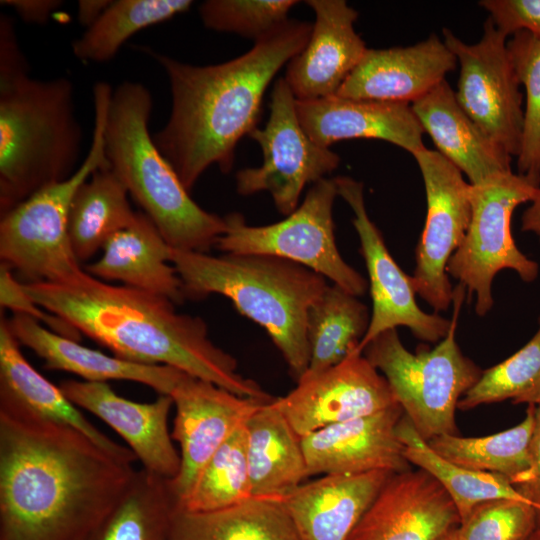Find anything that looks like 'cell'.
I'll use <instances>...</instances> for the list:
<instances>
[{
	"instance_id": "1f68e13d",
	"label": "cell",
	"mask_w": 540,
	"mask_h": 540,
	"mask_svg": "<svg viewBox=\"0 0 540 540\" xmlns=\"http://www.w3.org/2000/svg\"><path fill=\"white\" fill-rule=\"evenodd\" d=\"M534 423V405L516 426L483 437L444 434L427 441L446 461L475 471L499 474L514 486L524 483L531 469L529 444Z\"/></svg>"
},
{
	"instance_id": "52a82bcc",
	"label": "cell",
	"mask_w": 540,
	"mask_h": 540,
	"mask_svg": "<svg viewBox=\"0 0 540 540\" xmlns=\"http://www.w3.org/2000/svg\"><path fill=\"white\" fill-rule=\"evenodd\" d=\"M112 88L106 82L93 87L94 130L89 151L67 179L52 183L1 215L0 259L22 284L60 283L83 269L68 234V214L80 187L100 168L110 167L104 129Z\"/></svg>"
},
{
	"instance_id": "ac0fdd59",
	"label": "cell",
	"mask_w": 540,
	"mask_h": 540,
	"mask_svg": "<svg viewBox=\"0 0 540 540\" xmlns=\"http://www.w3.org/2000/svg\"><path fill=\"white\" fill-rule=\"evenodd\" d=\"M59 387L78 408L110 426L126 442L143 469L168 480L177 476L181 458L168 426L174 406L169 395L140 403L118 395L107 382L68 379Z\"/></svg>"
},
{
	"instance_id": "d590c367",
	"label": "cell",
	"mask_w": 540,
	"mask_h": 540,
	"mask_svg": "<svg viewBox=\"0 0 540 540\" xmlns=\"http://www.w3.org/2000/svg\"><path fill=\"white\" fill-rule=\"evenodd\" d=\"M251 498L244 423L212 455L188 494L176 506L186 511L204 512L234 506Z\"/></svg>"
},
{
	"instance_id": "484cf974",
	"label": "cell",
	"mask_w": 540,
	"mask_h": 540,
	"mask_svg": "<svg viewBox=\"0 0 540 540\" xmlns=\"http://www.w3.org/2000/svg\"><path fill=\"white\" fill-rule=\"evenodd\" d=\"M411 107L436 151L464 173L470 184L512 171V157L466 114L446 79L414 101Z\"/></svg>"
},
{
	"instance_id": "44dd1931",
	"label": "cell",
	"mask_w": 540,
	"mask_h": 540,
	"mask_svg": "<svg viewBox=\"0 0 540 540\" xmlns=\"http://www.w3.org/2000/svg\"><path fill=\"white\" fill-rule=\"evenodd\" d=\"M457 65L454 54L436 34L410 46L367 49L334 96L412 104Z\"/></svg>"
},
{
	"instance_id": "3957f363",
	"label": "cell",
	"mask_w": 540,
	"mask_h": 540,
	"mask_svg": "<svg viewBox=\"0 0 540 540\" xmlns=\"http://www.w3.org/2000/svg\"><path fill=\"white\" fill-rule=\"evenodd\" d=\"M22 285L37 304L119 358L171 366L242 397L273 398L238 372L202 318L178 313L166 297L109 284L85 270L66 282Z\"/></svg>"
},
{
	"instance_id": "e0dca14e",
	"label": "cell",
	"mask_w": 540,
	"mask_h": 540,
	"mask_svg": "<svg viewBox=\"0 0 540 540\" xmlns=\"http://www.w3.org/2000/svg\"><path fill=\"white\" fill-rule=\"evenodd\" d=\"M459 524L439 481L411 468L388 478L348 540H440Z\"/></svg>"
},
{
	"instance_id": "8992f818",
	"label": "cell",
	"mask_w": 540,
	"mask_h": 540,
	"mask_svg": "<svg viewBox=\"0 0 540 540\" xmlns=\"http://www.w3.org/2000/svg\"><path fill=\"white\" fill-rule=\"evenodd\" d=\"M151 110V94L139 82L112 91L104 129L110 168L171 248L208 253L225 231L224 217L191 198L149 132Z\"/></svg>"
},
{
	"instance_id": "9a60e30c",
	"label": "cell",
	"mask_w": 540,
	"mask_h": 540,
	"mask_svg": "<svg viewBox=\"0 0 540 540\" xmlns=\"http://www.w3.org/2000/svg\"><path fill=\"white\" fill-rule=\"evenodd\" d=\"M273 404L300 438L399 405L385 377L358 351L325 370L307 371L294 389L274 398Z\"/></svg>"
},
{
	"instance_id": "b9f144b4",
	"label": "cell",
	"mask_w": 540,
	"mask_h": 540,
	"mask_svg": "<svg viewBox=\"0 0 540 540\" xmlns=\"http://www.w3.org/2000/svg\"><path fill=\"white\" fill-rule=\"evenodd\" d=\"M478 5L504 36L528 32L540 38V0H481Z\"/></svg>"
},
{
	"instance_id": "ba28073f",
	"label": "cell",
	"mask_w": 540,
	"mask_h": 540,
	"mask_svg": "<svg viewBox=\"0 0 540 540\" xmlns=\"http://www.w3.org/2000/svg\"><path fill=\"white\" fill-rule=\"evenodd\" d=\"M466 288H454L453 314L446 336L434 347L420 345L415 353L402 344L396 329L371 340L363 350L385 377L392 394L418 435L425 441L457 434L456 409L482 370L463 355L456 330Z\"/></svg>"
},
{
	"instance_id": "f1b7e54d",
	"label": "cell",
	"mask_w": 540,
	"mask_h": 540,
	"mask_svg": "<svg viewBox=\"0 0 540 540\" xmlns=\"http://www.w3.org/2000/svg\"><path fill=\"white\" fill-rule=\"evenodd\" d=\"M169 540H299L283 501L251 498L204 512L175 506Z\"/></svg>"
},
{
	"instance_id": "d6986e66",
	"label": "cell",
	"mask_w": 540,
	"mask_h": 540,
	"mask_svg": "<svg viewBox=\"0 0 540 540\" xmlns=\"http://www.w3.org/2000/svg\"><path fill=\"white\" fill-rule=\"evenodd\" d=\"M404 415L399 405L328 425L301 437L309 476L400 473L411 469L396 429Z\"/></svg>"
},
{
	"instance_id": "7402d4cb",
	"label": "cell",
	"mask_w": 540,
	"mask_h": 540,
	"mask_svg": "<svg viewBox=\"0 0 540 540\" xmlns=\"http://www.w3.org/2000/svg\"><path fill=\"white\" fill-rule=\"evenodd\" d=\"M0 412L72 427L116 458L133 464L134 453L94 426L59 386L40 374L23 355L20 344L0 318Z\"/></svg>"
},
{
	"instance_id": "6da1fadb",
	"label": "cell",
	"mask_w": 540,
	"mask_h": 540,
	"mask_svg": "<svg viewBox=\"0 0 540 540\" xmlns=\"http://www.w3.org/2000/svg\"><path fill=\"white\" fill-rule=\"evenodd\" d=\"M135 473L72 427L0 412V540H85Z\"/></svg>"
},
{
	"instance_id": "ab89813d",
	"label": "cell",
	"mask_w": 540,
	"mask_h": 540,
	"mask_svg": "<svg viewBox=\"0 0 540 540\" xmlns=\"http://www.w3.org/2000/svg\"><path fill=\"white\" fill-rule=\"evenodd\" d=\"M539 521L533 504L496 499L476 505L456 531L459 540H525Z\"/></svg>"
},
{
	"instance_id": "7c38bea8",
	"label": "cell",
	"mask_w": 540,
	"mask_h": 540,
	"mask_svg": "<svg viewBox=\"0 0 540 540\" xmlns=\"http://www.w3.org/2000/svg\"><path fill=\"white\" fill-rule=\"evenodd\" d=\"M444 43L459 65L456 98L473 122L512 158L518 156L523 128V94L507 47V37L490 18L476 43L443 29Z\"/></svg>"
},
{
	"instance_id": "74e56055",
	"label": "cell",
	"mask_w": 540,
	"mask_h": 540,
	"mask_svg": "<svg viewBox=\"0 0 540 540\" xmlns=\"http://www.w3.org/2000/svg\"><path fill=\"white\" fill-rule=\"evenodd\" d=\"M509 56L525 91L517 173L540 185V38L518 32L507 41Z\"/></svg>"
},
{
	"instance_id": "f6af8a7d",
	"label": "cell",
	"mask_w": 540,
	"mask_h": 540,
	"mask_svg": "<svg viewBox=\"0 0 540 540\" xmlns=\"http://www.w3.org/2000/svg\"><path fill=\"white\" fill-rule=\"evenodd\" d=\"M110 0H80L78 1V20L86 28L95 23L110 5Z\"/></svg>"
},
{
	"instance_id": "cb8c5ba5",
	"label": "cell",
	"mask_w": 540,
	"mask_h": 540,
	"mask_svg": "<svg viewBox=\"0 0 540 540\" xmlns=\"http://www.w3.org/2000/svg\"><path fill=\"white\" fill-rule=\"evenodd\" d=\"M392 474H328L300 485L283 500L299 540H348Z\"/></svg>"
},
{
	"instance_id": "ffe728a7",
	"label": "cell",
	"mask_w": 540,
	"mask_h": 540,
	"mask_svg": "<svg viewBox=\"0 0 540 540\" xmlns=\"http://www.w3.org/2000/svg\"><path fill=\"white\" fill-rule=\"evenodd\" d=\"M315 21L304 49L287 64L285 81L299 101L334 96L368 49L356 33L358 12L344 0H309Z\"/></svg>"
},
{
	"instance_id": "4316f807",
	"label": "cell",
	"mask_w": 540,
	"mask_h": 540,
	"mask_svg": "<svg viewBox=\"0 0 540 540\" xmlns=\"http://www.w3.org/2000/svg\"><path fill=\"white\" fill-rule=\"evenodd\" d=\"M102 251L97 261L86 266L85 271L95 278L119 281L175 304L186 299L181 279L170 262L171 247L142 211L129 226L115 233Z\"/></svg>"
},
{
	"instance_id": "83f0119b",
	"label": "cell",
	"mask_w": 540,
	"mask_h": 540,
	"mask_svg": "<svg viewBox=\"0 0 540 540\" xmlns=\"http://www.w3.org/2000/svg\"><path fill=\"white\" fill-rule=\"evenodd\" d=\"M273 399L245 423L247 460L253 498L283 501L309 473L301 438Z\"/></svg>"
},
{
	"instance_id": "4fadbf2b",
	"label": "cell",
	"mask_w": 540,
	"mask_h": 540,
	"mask_svg": "<svg viewBox=\"0 0 540 540\" xmlns=\"http://www.w3.org/2000/svg\"><path fill=\"white\" fill-rule=\"evenodd\" d=\"M412 156L423 178L427 214L415 249L411 281L416 294L435 312L445 311L454 296L447 264L462 242L471 219L470 183L436 150L424 147Z\"/></svg>"
},
{
	"instance_id": "8fae6325",
	"label": "cell",
	"mask_w": 540,
	"mask_h": 540,
	"mask_svg": "<svg viewBox=\"0 0 540 540\" xmlns=\"http://www.w3.org/2000/svg\"><path fill=\"white\" fill-rule=\"evenodd\" d=\"M249 136L260 145L263 162L237 172L236 190L243 196L269 192L278 211L286 216L299 206L306 185L325 178L340 163L337 153L315 143L303 129L296 98L284 78L273 87L265 127L254 129Z\"/></svg>"
},
{
	"instance_id": "5bb4252c",
	"label": "cell",
	"mask_w": 540,
	"mask_h": 540,
	"mask_svg": "<svg viewBox=\"0 0 540 540\" xmlns=\"http://www.w3.org/2000/svg\"><path fill=\"white\" fill-rule=\"evenodd\" d=\"M338 196L354 213L353 226L359 236L360 251L367 272L372 313L368 330L359 344L366 345L389 329L407 327L418 339L435 343L443 339L450 320L424 312L417 304L411 276L405 274L388 251L381 232L370 219L364 201L363 183L351 177L335 178Z\"/></svg>"
},
{
	"instance_id": "f35d334b",
	"label": "cell",
	"mask_w": 540,
	"mask_h": 540,
	"mask_svg": "<svg viewBox=\"0 0 540 540\" xmlns=\"http://www.w3.org/2000/svg\"><path fill=\"white\" fill-rule=\"evenodd\" d=\"M295 0H207L199 7L206 28L236 33L255 41L286 21Z\"/></svg>"
},
{
	"instance_id": "4dcf8cb0",
	"label": "cell",
	"mask_w": 540,
	"mask_h": 540,
	"mask_svg": "<svg viewBox=\"0 0 540 540\" xmlns=\"http://www.w3.org/2000/svg\"><path fill=\"white\" fill-rule=\"evenodd\" d=\"M370 318L367 306L357 296L334 283L327 285L306 315L310 349L307 371L325 370L358 351Z\"/></svg>"
},
{
	"instance_id": "d4e9b609",
	"label": "cell",
	"mask_w": 540,
	"mask_h": 540,
	"mask_svg": "<svg viewBox=\"0 0 540 540\" xmlns=\"http://www.w3.org/2000/svg\"><path fill=\"white\" fill-rule=\"evenodd\" d=\"M8 325L19 344L41 358L46 369L66 371L84 381H133L152 388L159 395H169L183 372L171 366L132 362L88 348L24 314L14 313Z\"/></svg>"
},
{
	"instance_id": "8d00e7d4",
	"label": "cell",
	"mask_w": 540,
	"mask_h": 540,
	"mask_svg": "<svg viewBox=\"0 0 540 540\" xmlns=\"http://www.w3.org/2000/svg\"><path fill=\"white\" fill-rule=\"evenodd\" d=\"M508 399L514 404L540 405V318L533 337L513 355L482 371L458 408L469 410Z\"/></svg>"
},
{
	"instance_id": "60d3db41",
	"label": "cell",
	"mask_w": 540,
	"mask_h": 540,
	"mask_svg": "<svg viewBox=\"0 0 540 540\" xmlns=\"http://www.w3.org/2000/svg\"><path fill=\"white\" fill-rule=\"evenodd\" d=\"M0 304L2 309H10L46 324L54 333L78 342L81 339V333L76 328L37 304L14 277L13 271L3 263L0 264Z\"/></svg>"
},
{
	"instance_id": "5b68a950",
	"label": "cell",
	"mask_w": 540,
	"mask_h": 540,
	"mask_svg": "<svg viewBox=\"0 0 540 540\" xmlns=\"http://www.w3.org/2000/svg\"><path fill=\"white\" fill-rule=\"evenodd\" d=\"M170 262L185 298L227 297L263 327L297 382L308 370L306 315L327 287L326 278L287 259L261 254H223L171 248Z\"/></svg>"
},
{
	"instance_id": "2e32d148",
	"label": "cell",
	"mask_w": 540,
	"mask_h": 540,
	"mask_svg": "<svg viewBox=\"0 0 540 540\" xmlns=\"http://www.w3.org/2000/svg\"><path fill=\"white\" fill-rule=\"evenodd\" d=\"M169 396L176 409L171 436L179 444L181 458L179 473L169 486L178 503L220 446L273 398L242 397L185 372Z\"/></svg>"
},
{
	"instance_id": "f546056e",
	"label": "cell",
	"mask_w": 540,
	"mask_h": 540,
	"mask_svg": "<svg viewBox=\"0 0 540 540\" xmlns=\"http://www.w3.org/2000/svg\"><path fill=\"white\" fill-rule=\"evenodd\" d=\"M129 193L110 167L96 170L76 191L68 214V234L79 263L90 260L135 219Z\"/></svg>"
},
{
	"instance_id": "603a6c76",
	"label": "cell",
	"mask_w": 540,
	"mask_h": 540,
	"mask_svg": "<svg viewBox=\"0 0 540 540\" xmlns=\"http://www.w3.org/2000/svg\"><path fill=\"white\" fill-rule=\"evenodd\" d=\"M300 123L318 145L358 138L392 143L411 155L426 147L411 104L352 100L337 96L296 100Z\"/></svg>"
},
{
	"instance_id": "277c9868",
	"label": "cell",
	"mask_w": 540,
	"mask_h": 540,
	"mask_svg": "<svg viewBox=\"0 0 540 540\" xmlns=\"http://www.w3.org/2000/svg\"><path fill=\"white\" fill-rule=\"evenodd\" d=\"M82 130L72 82L34 79L14 21L0 16V213L78 167Z\"/></svg>"
},
{
	"instance_id": "ee69618b",
	"label": "cell",
	"mask_w": 540,
	"mask_h": 540,
	"mask_svg": "<svg viewBox=\"0 0 540 540\" xmlns=\"http://www.w3.org/2000/svg\"><path fill=\"white\" fill-rule=\"evenodd\" d=\"M0 3L13 8L25 22L44 24L63 2L59 0H1Z\"/></svg>"
},
{
	"instance_id": "9c48e42d",
	"label": "cell",
	"mask_w": 540,
	"mask_h": 540,
	"mask_svg": "<svg viewBox=\"0 0 540 540\" xmlns=\"http://www.w3.org/2000/svg\"><path fill=\"white\" fill-rule=\"evenodd\" d=\"M538 187L512 171L470 184V223L446 271L466 288L468 301L475 294L479 316L486 315L493 306L491 288L498 272L513 270L525 282L538 277V263L518 249L511 230L514 210L529 203Z\"/></svg>"
},
{
	"instance_id": "bcb514c9",
	"label": "cell",
	"mask_w": 540,
	"mask_h": 540,
	"mask_svg": "<svg viewBox=\"0 0 540 540\" xmlns=\"http://www.w3.org/2000/svg\"><path fill=\"white\" fill-rule=\"evenodd\" d=\"M521 217V230L537 236L540 242V185Z\"/></svg>"
},
{
	"instance_id": "7bdbcfd3",
	"label": "cell",
	"mask_w": 540,
	"mask_h": 540,
	"mask_svg": "<svg viewBox=\"0 0 540 540\" xmlns=\"http://www.w3.org/2000/svg\"><path fill=\"white\" fill-rule=\"evenodd\" d=\"M529 451L531 459L529 475L524 483L515 487L537 506L540 513V405L534 406V423Z\"/></svg>"
},
{
	"instance_id": "e575fe53",
	"label": "cell",
	"mask_w": 540,
	"mask_h": 540,
	"mask_svg": "<svg viewBox=\"0 0 540 540\" xmlns=\"http://www.w3.org/2000/svg\"><path fill=\"white\" fill-rule=\"evenodd\" d=\"M191 0L111 1L98 20L72 44L73 54L83 62L110 61L135 33L184 13Z\"/></svg>"
},
{
	"instance_id": "d6a6232c",
	"label": "cell",
	"mask_w": 540,
	"mask_h": 540,
	"mask_svg": "<svg viewBox=\"0 0 540 540\" xmlns=\"http://www.w3.org/2000/svg\"><path fill=\"white\" fill-rule=\"evenodd\" d=\"M175 506L168 479L136 470L122 497L85 540H169Z\"/></svg>"
},
{
	"instance_id": "7dc6e473",
	"label": "cell",
	"mask_w": 540,
	"mask_h": 540,
	"mask_svg": "<svg viewBox=\"0 0 540 540\" xmlns=\"http://www.w3.org/2000/svg\"><path fill=\"white\" fill-rule=\"evenodd\" d=\"M525 540H540V524L531 532Z\"/></svg>"
},
{
	"instance_id": "30bf717a",
	"label": "cell",
	"mask_w": 540,
	"mask_h": 540,
	"mask_svg": "<svg viewBox=\"0 0 540 540\" xmlns=\"http://www.w3.org/2000/svg\"><path fill=\"white\" fill-rule=\"evenodd\" d=\"M337 196L335 178H323L312 184L303 202L277 223L251 226L240 213H229L216 247L225 254H261L290 260L361 296L368 282L345 262L335 240L333 204Z\"/></svg>"
},
{
	"instance_id": "c3c4849f",
	"label": "cell",
	"mask_w": 540,
	"mask_h": 540,
	"mask_svg": "<svg viewBox=\"0 0 540 540\" xmlns=\"http://www.w3.org/2000/svg\"><path fill=\"white\" fill-rule=\"evenodd\" d=\"M457 529V528H456ZM456 529L450 531L449 533H447L445 536H443L440 540H459L458 536H457V531Z\"/></svg>"
},
{
	"instance_id": "7a4b0ae2",
	"label": "cell",
	"mask_w": 540,
	"mask_h": 540,
	"mask_svg": "<svg viewBox=\"0 0 540 540\" xmlns=\"http://www.w3.org/2000/svg\"><path fill=\"white\" fill-rule=\"evenodd\" d=\"M311 30V23L288 20L248 52L209 66L147 49L166 72L172 96L169 119L153 139L188 192L213 164L231 171L238 142L257 128L267 87L304 49Z\"/></svg>"
},
{
	"instance_id": "836d02e7",
	"label": "cell",
	"mask_w": 540,
	"mask_h": 540,
	"mask_svg": "<svg viewBox=\"0 0 540 540\" xmlns=\"http://www.w3.org/2000/svg\"><path fill=\"white\" fill-rule=\"evenodd\" d=\"M396 432L405 446V458L410 464L427 471L439 481L455 504L460 521L476 505L489 500H518L533 504L537 508L506 477L466 469L440 457L427 441L418 435L405 415L400 419Z\"/></svg>"
}]
</instances>
